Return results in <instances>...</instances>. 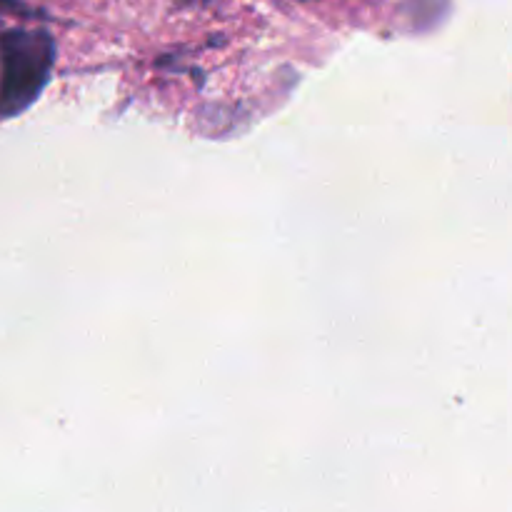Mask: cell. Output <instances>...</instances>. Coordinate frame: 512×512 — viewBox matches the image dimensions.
Wrapping results in <instances>:
<instances>
[{"label":"cell","instance_id":"obj_2","mask_svg":"<svg viewBox=\"0 0 512 512\" xmlns=\"http://www.w3.org/2000/svg\"><path fill=\"white\" fill-rule=\"evenodd\" d=\"M0 8H3V10H15V13H28V10H25L23 5L18 3V0H0Z\"/></svg>","mask_w":512,"mask_h":512},{"label":"cell","instance_id":"obj_1","mask_svg":"<svg viewBox=\"0 0 512 512\" xmlns=\"http://www.w3.org/2000/svg\"><path fill=\"white\" fill-rule=\"evenodd\" d=\"M55 40L48 30L15 28L0 35V123L23 115L50 83Z\"/></svg>","mask_w":512,"mask_h":512},{"label":"cell","instance_id":"obj_3","mask_svg":"<svg viewBox=\"0 0 512 512\" xmlns=\"http://www.w3.org/2000/svg\"><path fill=\"white\" fill-rule=\"evenodd\" d=\"M178 3H185V5H193V3H203V0H178Z\"/></svg>","mask_w":512,"mask_h":512}]
</instances>
